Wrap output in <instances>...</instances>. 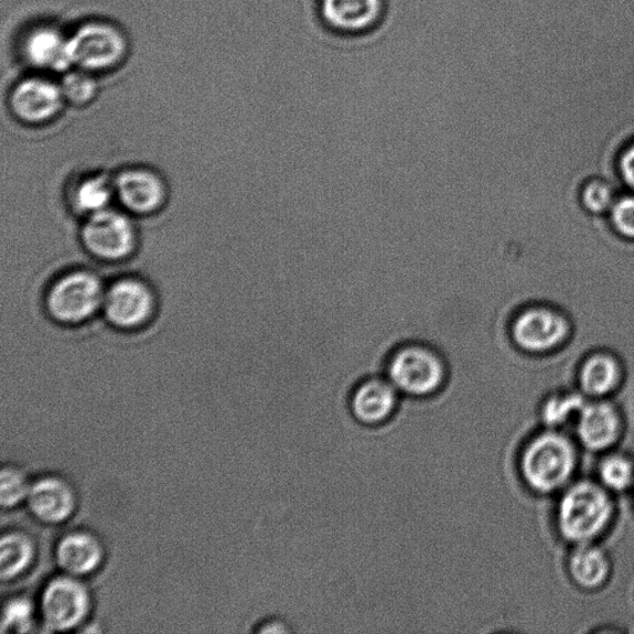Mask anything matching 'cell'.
<instances>
[{"label": "cell", "instance_id": "1", "mask_svg": "<svg viewBox=\"0 0 634 634\" xmlns=\"http://www.w3.org/2000/svg\"><path fill=\"white\" fill-rule=\"evenodd\" d=\"M384 375L401 396L419 400L439 396L445 390L450 367L438 348L412 341L391 351Z\"/></svg>", "mask_w": 634, "mask_h": 634}, {"label": "cell", "instance_id": "2", "mask_svg": "<svg viewBox=\"0 0 634 634\" xmlns=\"http://www.w3.org/2000/svg\"><path fill=\"white\" fill-rule=\"evenodd\" d=\"M577 450L567 437L545 431L523 449L519 471L529 488L551 493L567 485L577 469Z\"/></svg>", "mask_w": 634, "mask_h": 634}, {"label": "cell", "instance_id": "3", "mask_svg": "<svg viewBox=\"0 0 634 634\" xmlns=\"http://www.w3.org/2000/svg\"><path fill=\"white\" fill-rule=\"evenodd\" d=\"M613 513L605 487L581 481L569 487L560 499L558 525L563 538L588 545L606 529Z\"/></svg>", "mask_w": 634, "mask_h": 634}, {"label": "cell", "instance_id": "4", "mask_svg": "<svg viewBox=\"0 0 634 634\" xmlns=\"http://www.w3.org/2000/svg\"><path fill=\"white\" fill-rule=\"evenodd\" d=\"M570 320L556 308L545 304L523 307L513 316L509 334L513 344L529 356L550 354L567 344Z\"/></svg>", "mask_w": 634, "mask_h": 634}, {"label": "cell", "instance_id": "5", "mask_svg": "<svg viewBox=\"0 0 634 634\" xmlns=\"http://www.w3.org/2000/svg\"><path fill=\"white\" fill-rule=\"evenodd\" d=\"M90 606V595L85 583L79 578L64 573L44 588L39 616L49 631L67 632L84 625Z\"/></svg>", "mask_w": 634, "mask_h": 634}, {"label": "cell", "instance_id": "6", "mask_svg": "<svg viewBox=\"0 0 634 634\" xmlns=\"http://www.w3.org/2000/svg\"><path fill=\"white\" fill-rule=\"evenodd\" d=\"M105 291L98 278L88 271H74L58 279L47 295L50 314L65 324H77L104 305Z\"/></svg>", "mask_w": 634, "mask_h": 634}, {"label": "cell", "instance_id": "7", "mask_svg": "<svg viewBox=\"0 0 634 634\" xmlns=\"http://www.w3.org/2000/svg\"><path fill=\"white\" fill-rule=\"evenodd\" d=\"M73 65L84 72H103L116 66L127 52L122 33L106 23H88L68 39Z\"/></svg>", "mask_w": 634, "mask_h": 634}, {"label": "cell", "instance_id": "8", "mask_svg": "<svg viewBox=\"0 0 634 634\" xmlns=\"http://www.w3.org/2000/svg\"><path fill=\"white\" fill-rule=\"evenodd\" d=\"M400 397L385 375L368 376L352 388L347 408L357 425L376 429L387 426L397 416Z\"/></svg>", "mask_w": 634, "mask_h": 634}, {"label": "cell", "instance_id": "9", "mask_svg": "<svg viewBox=\"0 0 634 634\" xmlns=\"http://www.w3.org/2000/svg\"><path fill=\"white\" fill-rule=\"evenodd\" d=\"M83 240L90 254L104 259H122L132 254L136 230L130 221L116 211L90 215L83 229Z\"/></svg>", "mask_w": 634, "mask_h": 634}, {"label": "cell", "instance_id": "10", "mask_svg": "<svg viewBox=\"0 0 634 634\" xmlns=\"http://www.w3.org/2000/svg\"><path fill=\"white\" fill-rule=\"evenodd\" d=\"M106 316L114 325L133 329L146 324L154 311L152 291L136 279H122L105 294Z\"/></svg>", "mask_w": 634, "mask_h": 634}, {"label": "cell", "instance_id": "11", "mask_svg": "<svg viewBox=\"0 0 634 634\" xmlns=\"http://www.w3.org/2000/svg\"><path fill=\"white\" fill-rule=\"evenodd\" d=\"M30 512L46 525H60L72 518L77 496L69 483L57 476H46L32 483L26 499Z\"/></svg>", "mask_w": 634, "mask_h": 634}, {"label": "cell", "instance_id": "12", "mask_svg": "<svg viewBox=\"0 0 634 634\" xmlns=\"http://www.w3.org/2000/svg\"><path fill=\"white\" fill-rule=\"evenodd\" d=\"M63 99L62 87L52 80L29 78L15 87L10 104L20 119L29 123H40L57 115Z\"/></svg>", "mask_w": 634, "mask_h": 634}, {"label": "cell", "instance_id": "13", "mask_svg": "<svg viewBox=\"0 0 634 634\" xmlns=\"http://www.w3.org/2000/svg\"><path fill=\"white\" fill-rule=\"evenodd\" d=\"M385 13V0H320V14L339 33L359 34L375 28Z\"/></svg>", "mask_w": 634, "mask_h": 634}, {"label": "cell", "instance_id": "14", "mask_svg": "<svg viewBox=\"0 0 634 634\" xmlns=\"http://www.w3.org/2000/svg\"><path fill=\"white\" fill-rule=\"evenodd\" d=\"M105 547L88 531H73L57 542L55 558L60 569L75 578L93 576L105 561Z\"/></svg>", "mask_w": 634, "mask_h": 634}, {"label": "cell", "instance_id": "15", "mask_svg": "<svg viewBox=\"0 0 634 634\" xmlns=\"http://www.w3.org/2000/svg\"><path fill=\"white\" fill-rule=\"evenodd\" d=\"M115 190L120 203L136 214L153 213L163 205L166 196L163 181L146 169H129L120 173Z\"/></svg>", "mask_w": 634, "mask_h": 634}, {"label": "cell", "instance_id": "16", "mask_svg": "<svg viewBox=\"0 0 634 634\" xmlns=\"http://www.w3.org/2000/svg\"><path fill=\"white\" fill-rule=\"evenodd\" d=\"M621 418L615 407L608 401H595L583 406L578 417V436L583 445L591 450H606L619 439Z\"/></svg>", "mask_w": 634, "mask_h": 634}, {"label": "cell", "instance_id": "17", "mask_svg": "<svg viewBox=\"0 0 634 634\" xmlns=\"http://www.w3.org/2000/svg\"><path fill=\"white\" fill-rule=\"evenodd\" d=\"M24 54L30 64L49 72L62 73L73 66L68 39L54 28L33 30L25 39Z\"/></svg>", "mask_w": 634, "mask_h": 634}, {"label": "cell", "instance_id": "18", "mask_svg": "<svg viewBox=\"0 0 634 634\" xmlns=\"http://www.w3.org/2000/svg\"><path fill=\"white\" fill-rule=\"evenodd\" d=\"M622 377V368L615 356L599 352L589 356L580 368V386L588 396L602 397L615 389Z\"/></svg>", "mask_w": 634, "mask_h": 634}, {"label": "cell", "instance_id": "19", "mask_svg": "<svg viewBox=\"0 0 634 634\" xmlns=\"http://www.w3.org/2000/svg\"><path fill=\"white\" fill-rule=\"evenodd\" d=\"M36 548L25 533L12 531L3 536L0 542V576L12 581L22 577L33 566Z\"/></svg>", "mask_w": 634, "mask_h": 634}, {"label": "cell", "instance_id": "20", "mask_svg": "<svg viewBox=\"0 0 634 634\" xmlns=\"http://www.w3.org/2000/svg\"><path fill=\"white\" fill-rule=\"evenodd\" d=\"M569 568L571 577L578 582V585L595 589L608 580L610 561L605 552L588 542V545H580L572 552Z\"/></svg>", "mask_w": 634, "mask_h": 634}, {"label": "cell", "instance_id": "21", "mask_svg": "<svg viewBox=\"0 0 634 634\" xmlns=\"http://www.w3.org/2000/svg\"><path fill=\"white\" fill-rule=\"evenodd\" d=\"M114 190L103 176L89 178L75 190L74 206L83 214L95 215L106 209Z\"/></svg>", "mask_w": 634, "mask_h": 634}, {"label": "cell", "instance_id": "22", "mask_svg": "<svg viewBox=\"0 0 634 634\" xmlns=\"http://www.w3.org/2000/svg\"><path fill=\"white\" fill-rule=\"evenodd\" d=\"M616 189L603 179H591L583 185L580 200L583 208L592 215L610 214L617 200Z\"/></svg>", "mask_w": 634, "mask_h": 634}, {"label": "cell", "instance_id": "23", "mask_svg": "<svg viewBox=\"0 0 634 634\" xmlns=\"http://www.w3.org/2000/svg\"><path fill=\"white\" fill-rule=\"evenodd\" d=\"M599 472L603 487L611 491H625L634 482L633 462L623 455H612L603 460Z\"/></svg>", "mask_w": 634, "mask_h": 634}, {"label": "cell", "instance_id": "24", "mask_svg": "<svg viewBox=\"0 0 634 634\" xmlns=\"http://www.w3.org/2000/svg\"><path fill=\"white\" fill-rule=\"evenodd\" d=\"M32 483L22 470L4 468L0 475V503L3 508H14L26 502Z\"/></svg>", "mask_w": 634, "mask_h": 634}, {"label": "cell", "instance_id": "25", "mask_svg": "<svg viewBox=\"0 0 634 634\" xmlns=\"http://www.w3.org/2000/svg\"><path fill=\"white\" fill-rule=\"evenodd\" d=\"M585 406V401L579 395H558L546 401L541 408V419L548 427H559L570 420L573 416H579L580 410Z\"/></svg>", "mask_w": 634, "mask_h": 634}, {"label": "cell", "instance_id": "26", "mask_svg": "<svg viewBox=\"0 0 634 634\" xmlns=\"http://www.w3.org/2000/svg\"><path fill=\"white\" fill-rule=\"evenodd\" d=\"M36 610L25 598L10 600L3 611L2 632L26 633L35 625Z\"/></svg>", "mask_w": 634, "mask_h": 634}, {"label": "cell", "instance_id": "27", "mask_svg": "<svg viewBox=\"0 0 634 634\" xmlns=\"http://www.w3.org/2000/svg\"><path fill=\"white\" fill-rule=\"evenodd\" d=\"M87 72H75L68 74L62 85L63 95L75 105H85L96 94V83Z\"/></svg>", "mask_w": 634, "mask_h": 634}, {"label": "cell", "instance_id": "28", "mask_svg": "<svg viewBox=\"0 0 634 634\" xmlns=\"http://www.w3.org/2000/svg\"><path fill=\"white\" fill-rule=\"evenodd\" d=\"M613 229L627 239L634 240V195H621L610 211Z\"/></svg>", "mask_w": 634, "mask_h": 634}, {"label": "cell", "instance_id": "29", "mask_svg": "<svg viewBox=\"0 0 634 634\" xmlns=\"http://www.w3.org/2000/svg\"><path fill=\"white\" fill-rule=\"evenodd\" d=\"M619 171L623 185L634 193V140L622 150L619 158Z\"/></svg>", "mask_w": 634, "mask_h": 634}]
</instances>
